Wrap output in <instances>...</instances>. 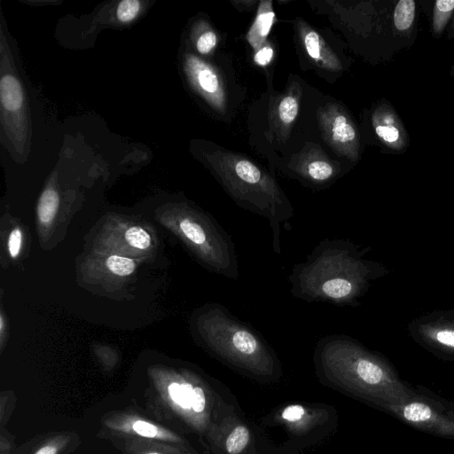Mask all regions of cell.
<instances>
[{"instance_id": "1", "label": "cell", "mask_w": 454, "mask_h": 454, "mask_svg": "<svg viewBox=\"0 0 454 454\" xmlns=\"http://www.w3.org/2000/svg\"><path fill=\"white\" fill-rule=\"evenodd\" d=\"M368 248L345 239H325L287 277L290 294L306 302L358 305L384 268L364 257Z\"/></svg>"}, {"instance_id": "2", "label": "cell", "mask_w": 454, "mask_h": 454, "mask_svg": "<svg viewBox=\"0 0 454 454\" xmlns=\"http://www.w3.org/2000/svg\"><path fill=\"white\" fill-rule=\"evenodd\" d=\"M313 359L325 380L387 412L402 404L412 389L387 360L345 334L322 337Z\"/></svg>"}, {"instance_id": "3", "label": "cell", "mask_w": 454, "mask_h": 454, "mask_svg": "<svg viewBox=\"0 0 454 454\" xmlns=\"http://www.w3.org/2000/svg\"><path fill=\"white\" fill-rule=\"evenodd\" d=\"M196 331L207 351L223 364L256 379L280 375V362L264 337L224 305H205L197 314Z\"/></svg>"}, {"instance_id": "4", "label": "cell", "mask_w": 454, "mask_h": 454, "mask_svg": "<svg viewBox=\"0 0 454 454\" xmlns=\"http://www.w3.org/2000/svg\"><path fill=\"white\" fill-rule=\"evenodd\" d=\"M160 397L189 427L200 435L207 433L215 420L214 389L202 377L184 372L168 380Z\"/></svg>"}, {"instance_id": "5", "label": "cell", "mask_w": 454, "mask_h": 454, "mask_svg": "<svg viewBox=\"0 0 454 454\" xmlns=\"http://www.w3.org/2000/svg\"><path fill=\"white\" fill-rule=\"evenodd\" d=\"M388 413L419 431L454 439V403L419 387Z\"/></svg>"}, {"instance_id": "6", "label": "cell", "mask_w": 454, "mask_h": 454, "mask_svg": "<svg viewBox=\"0 0 454 454\" xmlns=\"http://www.w3.org/2000/svg\"><path fill=\"white\" fill-rule=\"evenodd\" d=\"M412 339L436 356L454 361V310L436 311L414 319Z\"/></svg>"}, {"instance_id": "7", "label": "cell", "mask_w": 454, "mask_h": 454, "mask_svg": "<svg viewBox=\"0 0 454 454\" xmlns=\"http://www.w3.org/2000/svg\"><path fill=\"white\" fill-rule=\"evenodd\" d=\"M105 427L121 437H137L185 446V439L176 432L130 413H117L104 419Z\"/></svg>"}, {"instance_id": "8", "label": "cell", "mask_w": 454, "mask_h": 454, "mask_svg": "<svg viewBox=\"0 0 454 454\" xmlns=\"http://www.w3.org/2000/svg\"><path fill=\"white\" fill-rule=\"evenodd\" d=\"M207 437L220 454H244L252 443L250 429L234 412L215 419Z\"/></svg>"}, {"instance_id": "9", "label": "cell", "mask_w": 454, "mask_h": 454, "mask_svg": "<svg viewBox=\"0 0 454 454\" xmlns=\"http://www.w3.org/2000/svg\"><path fill=\"white\" fill-rule=\"evenodd\" d=\"M373 128L380 142L394 153H404L410 144L406 129L389 105L380 106L373 115Z\"/></svg>"}, {"instance_id": "10", "label": "cell", "mask_w": 454, "mask_h": 454, "mask_svg": "<svg viewBox=\"0 0 454 454\" xmlns=\"http://www.w3.org/2000/svg\"><path fill=\"white\" fill-rule=\"evenodd\" d=\"M327 418L326 411L300 403L288 404L281 409L277 419L291 433L301 435L309 433Z\"/></svg>"}, {"instance_id": "11", "label": "cell", "mask_w": 454, "mask_h": 454, "mask_svg": "<svg viewBox=\"0 0 454 454\" xmlns=\"http://www.w3.org/2000/svg\"><path fill=\"white\" fill-rule=\"evenodd\" d=\"M123 439L127 454H192L186 446L137 437Z\"/></svg>"}, {"instance_id": "12", "label": "cell", "mask_w": 454, "mask_h": 454, "mask_svg": "<svg viewBox=\"0 0 454 454\" xmlns=\"http://www.w3.org/2000/svg\"><path fill=\"white\" fill-rule=\"evenodd\" d=\"M0 98L4 108L13 112L21 108L23 91L20 82L12 74L3 75L0 82Z\"/></svg>"}, {"instance_id": "13", "label": "cell", "mask_w": 454, "mask_h": 454, "mask_svg": "<svg viewBox=\"0 0 454 454\" xmlns=\"http://www.w3.org/2000/svg\"><path fill=\"white\" fill-rule=\"evenodd\" d=\"M416 4L413 0L397 2L393 15L395 28L401 33L409 32L414 24Z\"/></svg>"}, {"instance_id": "14", "label": "cell", "mask_w": 454, "mask_h": 454, "mask_svg": "<svg viewBox=\"0 0 454 454\" xmlns=\"http://www.w3.org/2000/svg\"><path fill=\"white\" fill-rule=\"evenodd\" d=\"M454 12V0H438L433 8L432 33L436 38L442 35Z\"/></svg>"}, {"instance_id": "15", "label": "cell", "mask_w": 454, "mask_h": 454, "mask_svg": "<svg viewBox=\"0 0 454 454\" xmlns=\"http://www.w3.org/2000/svg\"><path fill=\"white\" fill-rule=\"evenodd\" d=\"M187 64L191 74L195 77L203 90L215 93L218 90V79L212 70L194 59H190Z\"/></svg>"}, {"instance_id": "16", "label": "cell", "mask_w": 454, "mask_h": 454, "mask_svg": "<svg viewBox=\"0 0 454 454\" xmlns=\"http://www.w3.org/2000/svg\"><path fill=\"white\" fill-rule=\"evenodd\" d=\"M59 198L58 192L52 188H46L38 201L37 215L39 221L43 224L52 222L58 210Z\"/></svg>"}, {"instance_id": "17", "label": "cell", "mask_w": 454, "mask_h": 454, "mask_svg": "<svg viewBox=\"0 0 454 454\" xmlns=\"http://www.w3.org/2000/svg\"><path fill=\"white\" fill-rule=\"evenodd\" d=\"M356 131L353 126L348 122L343 115L335 118L333 126V137L340 143L353 142L356 138Z\"/></svg>"}, {"instance_id": "18", "label": "cell", "mask_w": 454, "mask_h": 454, "mask_svg": "<svg viewBox=\"0 0 454 454\" xmlns=\"http://www.w3.org/2000/svg\"><path fill=\"white\" fill-rule=\"evenodd\" d=\"M107 268L115 275L128 276L130 275L136 268L132 259L120 255H111L106 261Z\"/></svg>"}, {"instance_id": "19", "label": "cell", "mask_w": 454, "mask_h": 454, "mask_svg": "<svg viewBox=\"0 0 454 454\" xmlns=\"http://www.w3.org/2000/svg\"><path fill=\"white\" fill-rule=\"evenodd\" d=\"M239 178L248 185H256L261 180L260 170L247 160H240L235 167Z\"/></svg>"}, {"instance_id": "20", "label": "cell", "mask_w": 454, "mask_h": 454, "mask_svg": "<svg viewBox=\"0 0 454 454\" xmlns=\"http://www.w3.org/2000/svg\"><path fill=\"white\" fill-rule=\"evenodd\" d=\"M125 239L131 247L138 249H146L151 245L150 235L138 226L129 227L125 231Z\"/></svg>"}, {"instance_id": "21", "label": "cell", "mask_w": 454, "mask_h": 454, "mask_svg": "<svg viewBox=\"0 0 454 454\" xmlns=\"http://www.w3.org/2000/svg\"><path fill=\"white\" fill-rule=\"evenodd\" d=\"M141 9V3L137 0H123L119 3L116 15L120 21L129 22L134 20Z\"/></svg>"}, {"instance_id": "22", "label": "cell", "mask_w": 454, "mask_h": 454, "mask_svg": "<svg viewBox=\"0 0 454 454\" xmlns=\"http://www.w3.org/2000/svg\"><path fill=\"white\" fill-rule=\"evenodd\" d=\"M298 113V105L293 97L285 98L279 105V117L285 123L293 121Z\"/></svg>"}, {"instance_id": "23", "label": "cell", "mask_w": 454, "mask_h": 454, "mask_svg": "<svg viewBox=\"0 0 454 454\" xmlns=\"http://www.w3.org/2000/svg\"><path fill=\"white\" fill-rule=\"evenodd\" d=\"M67 437L64 435L58 436L49 440L36 449L32 454H59L67 443Z\"/></svg>"}, {"instance_id": "24", "label": "cell", "mask_w": 454, "mask_h": 454, "mask_svg": "<svg viewBox=\"0 0 454 454\" xmlns=\"http://www.w3.org/2000/svg\"><path fill=\"white\" fill-rule=\"evenodd\" d=\"M309 174L315 180L324 181L332 176L333 168L325 161H314L309 166Z\"/></svg>"}, {"instance_id": "25", "label": "cell", "mask_w": 454, "mask_h": 454, "mask_svg": "<svg viewBox=\"0 0 454 454\" xmlns=\"http://www.w3.org/2000/svg\"><path fill=\"white\" fill-rule=\"evenodd\" d=\"M215 43H216L215 34L211 31H207L200 36V38L197 41L196 46H197V50L201 54H206L213 49V47L215 45Z\"/></svg>"}, {"instance_id": "26", "label": "cell", "mask_w": 454, "mask_h": 454, "mask_svg": "<svg viewBox=\"0 0 454 454\" xmlns=\"http://www.w3.org/2000/svg\"><path fill=\"white\" fill-rule=\"evenodd\" d=\"M305 45L308 53L315 59H318L320 57V43L319 37L316 32H309L305 36Z\"/></svg>"}, {"instance_id": "27", "label": "cell", "mask_w": 454, "mask_h": 454, "mask_svg": "<svg viewBox=\"0 0 454 454\" xmlns=\"http://www.w3.org/2000/svg\"><path fill=\"white\" fill-rule=\"evenodd\" d=\"M22 242V233L20 229H14L11 231L8 239V250L12 258L19 255Z\"/></svg>"}, {"instance_id": "28", "label": "cell", "mask_w": 454, "mask_h": 454, "mask_svg": "<svg viewBox=\"0 0 454 454\" xmlns=\"http://www.w3.org/2000/svg\"><path fill=\"white\" fill-rule=\"evenodd\" d=\"M272 54L273 51L270 48H263L256 53L254 59L258 64L263 66L270 61Z\"/></svg>"}, {"instance_id": "29", "label": "cell", "mask_w": 454, "mask_h": 454, "mask_svg": "<svg viewBox=\"0 0 454 454\" xmlns=\"http://www.w3.org/2000/svg\"><path fill=\"white\" fill-rule=\"evenodd\" d=\"M272 18H273V13H271V12L265 13L264 15H262L260 18L261 24H262V35H265L268 34L270 27L271 26V23H272Z\"/></svg>"}, {"instance_id": "30", "label": "cell", "mask_w": 454, "mask_h": 454, "mask_svg": "<svg viewBox=\"0 0 454 454\" xmlns=\"http://www.w3.org/2000/svg\"><path fill=\"white\" fill-rule=\"evenodd\" d=\"M447 38L448 39H451L454 37V15H453V18H452V20H451V24L449 27V31H448V34H447Z\"/></svg>"}, {"instance_id": "31", "label": "cell", "mask_w": 454, "mask_h": 454, "mask_svg": "<svg viewBox=\"0 0 454 454\" xmlns=\"http://www.w3.org/2000/svg\"><path fill=\"white\" fill-rule=\"evenodd\" d=\"M0 325H1L0 326V330H1V332H3L4 331V318H3V316H1V317H0Z\"/></svg>"}, {"instance_id": "32", "label": "cell", "mask_w": 454, "mask_h": 454, "mask_svg": "<svg viewBox=\"0 0 454 454\" xmlns=\"http://www.w3.org/2000/svg\"><path fill=\"white\" fill-rule=\"evenodd\" d=\"M450 74L451 76L454 77V65L451 67Z\"/></svg>"}]
</instances>
